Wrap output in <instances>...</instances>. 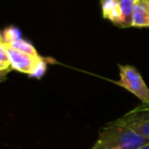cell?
Wrapping results in <instances>:
<instances>
[{"instance_id":"obj_1","label":"cell","mask_w":149,"mask_h":149,"mask_svg":"<svg viewBox=\"0 0 149 149\" xmlns=\"http://www.w3.org/2000/svg\"><path fill=\"white\" fill-rule=\"evenodd\" d=\"M3 44L7 48L13 70L35 79H40L45 74L47 62L38 53L31 42L19 37L11 43Z\"/></svg>"},{"instance_id":"obj_2","label":"cell","mask_w":149,"mask_h":149,"mask_svg":"<svg viewBox=\"0 0 149 149\" xmlns=\"http://www.w3.org/2000/svg\"><path fill=\"white\" fill-rule=\"evenodd\" d=\"M147 143L149 139L116 120L100 129L97 140L90 149H136Z\"/></svg>"},{"instance_id":"obj_3","label":"cell","mask_w":149,"mask_h":149,"mask_svg":"<svg viewBox=\"0 0 149 149\" xmlns=\"http://www.w3.org/2000/svg\"><path fill=\"white\" fill-rule=\"evenodd\" d=\"M135 0H100L102 17L120 28H131Z\"/></svg>"},{"instance_id":"obj_4","label":"cell","mask_w":149,"mask_h":149,"mask_svg":"<svg viewBox=\"0 0 149 149\" xmlns=\"http://www.w3.org/2000/svg\"><path fill=\"white\" fill-rule=\"evenodd\" d=\"M120 79L116 85L135 95L142 103H149V88L139 70L132 65H118Z\"/></svg>"},{"instance_id":"obj_5","label":"cell","mask_w":149,"mask_h":149,"mask_svg":"<svg viewBox=\"0 0 149 149\" xmlns=\"http://www.w3.org/2000/svg\"><path fill=\"white\" fill-rule=\"evenodd\" d=\"M118 120L135 133L149 139V103H141Z\"/></svg>"},{"instance_id":"obj_6","label":"cell","mask_w":149,"mask_h":149,"mask_svg":"<svg viewBox=\"0 0 149 149\" xmlns=\"http://www.w3.org/2000/svg\"><path fill=\"white\" fill-rule=\"evenodd\" d=\"M133 28H149V0H135Z\"/></svg>"},{"instance_id":"obj_7","label":"cell","mask_w":149,"mask_h":149,"mask_svg":"<svg viewBox=\"0 0 149 149\" xmlns=\"http://www.w3.org/2000/svg\"><path fill=\"white\" fill-rule=\"evenodd\" d=\"M11 70H13V68L7 48L3 43H0V81H5L7 74Z\"/></svg>"},{"instance_id":"obj_8","label":"cell","mask_w":149,"mask_h":149,"mask_svg":"<svg viewBox=\"0 0 149 149\" xmlns=\"http://www.w3.org/2000/svg\"><path fill=\"white\" fill-rule=\"evenodd\" d=\"M136 149H149V143H147V144L143 145V146L138 147V148H136Z\"/></svg>"}]
</instances>
